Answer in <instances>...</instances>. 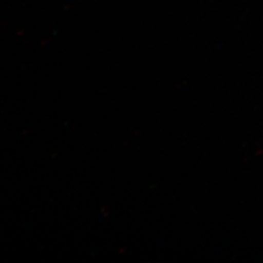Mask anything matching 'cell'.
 Wrapping results in <instances>:
<instances>
[]
</instances>
